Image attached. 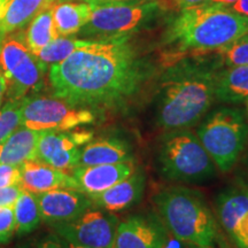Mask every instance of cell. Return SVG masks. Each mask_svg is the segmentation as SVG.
Instances as JSON below:
<instances>
[{
  "label": "cell",
  "instance_id": "17",
  "mask_svg": "<svg viewBox=\"0 0 248 248\" xmlns=\"http://www.w3.org/2000/svg\"><path fill=\"white\" fill-rule=\"evenodd\" d=\"M57 0H6L0 15V40L8 33L23 30L32 18Z\"/></svg>",
  "mask_w": 248,
  "mask_h": 248
},
{
  "label": "cell",
  "instance_id": "8",
  "mask_svg": "<svg viewBox=\"0 0 248 248\" xmlns=\"http://www.w3.org/2000/svg\"><path fill=\"white\" fill-rule=\"evenodd\" d=\"M44 64L28 48L24 31L8 33L0 44V71L5 78L8 100L35 94L44 86Z\"/></svg>",
  "mask_w": 248,
  "mask_h": 248
},
{
  "label": "cell",
  "instance_id": "33",
  "mask_svg": "<svg viewBox=\"0 0 248 248\" xmlns=\"http://www.w3.org/2000/svg\"><path fill=\"white\" fill-rule=\"evenodd\" d=\"M38 248H67V247L66 245H64L63 240L61 241L54 237H48L40 243Z\"/></svg>",
  "mask_w": 248,
  "mask_h": 248
},
{
  "label": "cell",
  "instance_id": "43",
  "mask_svg": "<svg viewBox=\"0 0 248 248\" xmlns=\"http://www.w3.org/2000/svg\"><path fill=\"white\" fill-rule=\"evenodd\" d=\"M247 109H248V105H247Z\"/></svg>",
  "mask_w": 248,
  "mask_h": 248
},
{
  "label": "cell",
  "instance_id": "40",
  "mask_svg": "<svg viewBox=\"0 0 248 248\" xmlns=\"http://www.w3.org/2000/svg\"><path fill=\"white\" fill-rule=\"evenodd\" d=\"M187 246L186 248H214L212 246H198V245H192V244H186Z\"/></svg>",
  "mask_w": 248,
  "mask_h": 248
},
{
  "label": "cell",
  "instance_id": "25",
  "mask_svg": "<svg viewBox=\"0 0 248 248\" xmlns=\"http://www.w3.org/2000/svg\"><path fill=\"white\" fill-rule=\"evenodd\" d=\"M91 40L85 39H73V38H64V37H58L53 42L49 43L47 46H45L42 51H39L36 54L38 60L42 62L44 66H53L59 62L63 61L69 55L83 46L88 45Z\"/></svg>",
  "mask_w": 248,
  "mask_h": 248
},
{
  "label": "cell",
  "instance_id": "19",
  "mask_svg": "<svg viewBox=\"0 0 248 248\" xmlns=\"http://www.w3.org/2000/svg\"><path fill=\"white\" fill-rule=\"evenodd\" d=\"M40 131L20 125L0 142V163L20 166L24 161L37 159Z\"/></svg>",
  "mask_w": 248,
  "mask_h": 248
},
{
  "label": "cell",
  "instance_id": "38",
  "mask_svg": "<svg viewBox=\"0 0 248 248\" xmlns=\"http://www.w3.org/2000/svg\"><path fill=\"white\" fill-rule=\"evenodd\" d=\"M178 239L176 240H170L169 244L166 243V245H164L163 248H179V245H178Z\"/></svg>",
  "mask_w": 248,
  "mask_h": 248
},
{
  "label": "cell",
  "instance_id": "13",
  "mask_svg": "<svg viewBox=\"0 0 248 248\" xmlns=\"http://www.w3.org/2000/svg\"><path fill=\"white\" fill-rule=\"evenodd\" d=\"M40 218L49 225L70 222L94 207L89 195L77 190L57 188L35 194Z\"/></svg>",
  "mask_w": 248,
  "mask_h": 248
},
{
  "label": "cell",
  "instance_id": "7",
  "mask_svg": "<svg viewBox=\"0 0 248 248\" xmlns=\"http://www.w3.org/2000/svg\"><path fill=\"white\" fill-rule=\"evenodd\" d=\"M198 138L223 172L233 168L248 140L243 111L223 107L213 111L198 128Z\"/></svg>",
  "mask_w": 248,
  "mask_h": 248
},
{
  "label": "cell",
  "instance_id": "30",
  "mask_svg": "<svg viewBox=\"0 0 248 248\" xmlns=\"http://www.w3.org/2000/svg\"><path fill=\"white\" fill-rule=\"evenodd\" d=\"M161 8L166 11H177L182 12L184 9L194 7V6L202 5L204 2H208L209 0H155Z\"/></svg>",
  "mask_w": 248,
  "mask_h": 248
},
{
  "label": "cell",
  "instance_id": "39",
  "mask_svg": "<svg viewBox=\"0 0 248 248\" xmlns=\"http://www.w3.org/2000/svg\"><path fill=\"white\" fill-rule=\"evenodd\" d=\"M64 245H66L67 248H91V247H85V246H79V245H75V244H71V243H67V241L63 240Z\"/></svg>",
  "mask_w": 248,
  "mask_h": 248
},
{
  "label": "cell",
  "instance_id": "35",
  "mask_svg": "<svg viewBox=\"0 0 248 248\" xmlns=\"http://www.w3.org/2000/svg\"><path fill=\"white\" fill-rule=\"evenodd\" d=\"M230 8L235 13L248 17V0H237Z\"/></svg>",
  "mask_w": 248,
  "mask_h": 248
},
{
  "label": "cell",
  "instance_id": "31",
  "mask_svg": "<svg viewBox=\"0 0 248 248\" xmlns=\"http://www.w3.org/2000/svg\"><path fill=\"white\" fill-rule=\"evenodd\" d=\"M231 237L240 248H248V212L237 223Z\"/></svg>",
  "mask_w": 248,
  "mask_h": 248
},
{
  "label": "cell",
  "instance_id": "23",
  "mask_svg": "<svg viewBox=\"0 0 248 248\" xmlns=\"http://www.w3.org/2000/svg\"><path fill=\"white\" fill-rule=\"evenodd\" d=\"M52 7L44 9L33 17L28 29L24 31L26 44L35 55L59 37L54 28Z\"/></svg>",
  "mask_w": 248,
  "mask_h": 248
},
{
  "label": "cell",
  "instance_id": "28",
  "mask_svg": "<svg viewBox=\"0 0 248 248\" xmlns=\"http://www.w3.org/2000/svg\"><path fill=\"white\" fill-rule=\"evenodd\" d=\"M15 233L14 206L0 207V244H6Z\"/></svg>",
  "mask_w": 248,
  "mask_h": 248
},
{
  "label": "cell",
  "instance_id": "22",
  "mask_svg": "<svg viewBox=\"0 0 248 248\" xmlns=\"http://www.w3.org/2000/svg\"><path fill=\"white\" fill-rule=\"evenodd\" d=\"M248 212V191L228 188L217 198V215L224 230L231 235L239 219Z\"/></svg>",
  "mask_w": 248,
  "mask_h": 248
},
{
  "label": "cell",
  "instance_id": "12",
  "mask_svg": "<svg viewBox=\"0 0 248 248\" xmlns=\"http://www.w3.org/2000/svg\"><path fill=\"white\" fill-rule=\"evenodd\" d=\"M168 239L160 217L136 214L119 222L114 248H163Z\"/></svg>",
  "mask_w": 248,
  "mask_h": 248
},
{
  "label": "cell",
  "instance_id": "4",
  "mask_svg": "<svg viewBox=\"0 0 248 248\" xmlns=\"http://www.w3.org/2000/svg\"><path fill=\"white\" fill-rule=\"evenodd\" d=\"M160 219L176 239L198 246H212L217 225L202 193L188 187H170L154 197Z\"/></svg>",
  "mask_w": 248,
  "mask_h": 248
},
{
  "label": "cell",
  "instance_id": "20",
  "mask_svg": "<svg viewBox=\"0 0 248 248\" xmlns=\"http://www.w3.org/2000/svg\"><path fill=\"white\" fill-rule=\"evenodd\" d=\"M92 6L88 2H57L52 7V16L59 37L77 35L91 17Z\"/></svg>",
  "mask_w": 248,
  "mask_h": 248
},
{
  "label": "cell",
  "instance_id": "41",
  "mask_svg": "<svg viewBox=\"0 0 248 248\" xmlns=\"http://www.w3.org/2000/svg\"><path fill=\"white\" fill-rule=\"evenodd\" d=\"M5 2H6V0H0V15H1V12H2V8H4Z\"/></svg>",
  "mask_w": 248,
  "mask_h": 248
},
{
  "label": "cell",
  "instance_id": "27",
  "mask_svg": "<svg viewBox=\"0 0 248 248\" xmlns=\"http://www.w3.org/2000/svg\"><path fill=\"white\" fill-rule=\"evenodd\" d=\"M224 64L228 66H248V32L234 40L232 44L218 49Z\"/></svg>",
  "mask_w": 248,
  "mask_h": 248
},
{
  "label": "cell",
  "instance_id": "37",
  "mask_svg": "<svg viewBox=\"0 0 248 248\" xmlns=\"http://www.w3.org/2000/svg\"><path fill=\"white\" fill-rule=\"evenodd\" d=\"M235 1H237V0H209L208 2H210V4H221L224 6H230L232 4H234Z\"/></svg>",
  "mask_w": 248,
  "mask_h": 248
},
{
  "label": "cell",
  "instance_id": "16",
  "mask_svg": "<svg viewBox=\"0 0 248 248\" xmlns=\"http://www.w3.org/2000/svg\"><path fill=\"white\" fill-rule=\"evenodd\" d=\"M146 185V176L141 169L136 168L131 175L116 183L106 191L91 199L94 206L107 212H121L133 206L141 199Z\"/></svg>",
  "mask_w": 248,
  "mask_h": 248
},
{
  "label": "cell",
  "instance_id": "2",
  "mask_svg": "<svg viewBox=\"0 0 248 248\" xmlns=\"http://www.w3.org/2000/svg\"><path fill=\"white\" fill-rule=\"evenodd\" d=\"M212 53V52H209ZM190 53L166 66L155 100V122L166 131L193 126L215 100L216 78L224 62L221 54Z\"/></svg>",
  "mask_w": 248,
  "mask_h": 248
},
{
  "label": "cell",
  "instance_id": "1",
  "mask_svg": "<svg viewBox=\"0 0 248 248\" xmlns=\"http://www.w3.org/2000/svg\"><path fill=\"white\" fill-rule=\"evenodd\" d=\"M152 74L129 39L90 42L49 68L54 97L77 108H122Z\"/></svg>",
  "mask_w": 248,
  "mask_h": 248
},
{
  "label": "cell",
  "instance_id": "21",
  "mask_svg": "<svg viewBox=\"0 0 248 248\" xmlns=\"http://www.w3.org/2000/svg\"><path fill=\"white\" fill-rule=\"evenodd\" d=\"M215 97L222 102H239L248 98V66H229L219 70Z\"/></svg>",
  "mask_w": 248,
  "mask_h": 248
},
{
  "label": "cell",
  "instance_id": "9",
  "mask_svg": "<svg viewBox=\"0 0 248 248\" xmlns=\"http://www.w3.org/2000/svg\"><path fill=\"white\" fill-rule=\"evenodd\" d=\"M94 121L95 116L91 109L73 107L57 97L32 94L22 99L21 125L31 130L67 131Z\"/></svg>",
  "mask_w": 248,
  "mask_h": 248
},
{
  "label": "cell",
  "instance_id": "32",
  "mask_svg": "<svg viewBox=\"0 0 248 248\" xmlns=\"http://www.w3.org/2000/svg\"><path fill=\"white\" fill-rule=\"evenodd\" d=\"M22 191L23 187L20 184L0 188V207L14 206Z\"/></svg>",
  "mask_w": 248,
  "mask_h": 248
},
{
  "label": "cell",
  "instance_id": "24",
  "mask_svg": "<svg viewBox=\"0 0 248 248\" xmlns=\"http://www.w3.org/2000/svg\"><path fill=\"white\" fill-rule=\"evenodd\" d=\"M15 233L20 237L29 234L38 228L40 221L39 207L35 194L23 190L14 204Z\"/></svg>",
  "mask_w": 248,
  "mask_h": 248
},
{
  "label": "cell",
  "instance_id": "6",
  "mask_svg": "<svg viewBox=\"0 0 248 248\" xmlns=\"http://www.w3.org/2000/svg\"><path fill=\"white\" fill-rule=\"evenodd\" d=\"M163 12L155 0L92 6L91 17L77 35L92 42L129 39L150 27Z\"/></svg>",
  "mask_w": 248,
  "mask_h": 248
},
{
  "label": "cell",
  "instance_id": "11",
  "mask_svg": "<svg viewBox=\"0 0 248 248\" xmlns=\"http://www.w3.org/2000/svg\"><path fill=\"white\" fill-rule=\"evenodd\" d=\"M90 131H40L37 159L62 171H70L79 163L80 146L92 140Z\"/></svg>",
  "mask_w": 248,
  "mask_h": 248
},
{
  "label": "cell",
  "instance_id": "42",
  "mask_svg": "<svg viewBox=\"0 0 248 248\" xmlns=\"http://www.w3.org/2000/svg\"><path fill=\"white\" fill-rule=\"evenodd\" d=\"M58 2H66V1H73V0H57Z\"/></svg>",
  "mask_w": 248,
  "mask_h": 248
},
{
  "label": "cell",
  "instance_id": "26",
  "mask_svg": "<svg viewBox=\"0 0 248 248\" xmlns=\"http://www.w3.org/2000/svg\"><path fill=\"white\" fill-rule=\"evenodd\" d=\"M21 107L22 99L8 100L0 109V142L4 141L17 126L21 125Z\"/></svg>",
  "mask_w": 248,
  "mask_h": 248
},
{
  "label": "cell",
  "instance_id": "3",
  "mask_svg": "<svg viewBox=\"0 0 248 248\" xmlns=\"http://www.w3.org/2000/svg\"><path fill=\"white\" fill-rule=\"evenodd\" d=\"M248 32V17L230 6L204 2L184 9L170 21L163 35L169 47L163 55L169 66L188 53H209L229 46Z\"/></svg>",
  "mask_w": 248,
  "mask_h": 248
},
{
  "label": "cell",
  "instance_id": "34",
  "mask_svg": "<svg viewBox=\"0 0 248 248\" xmlns=\"http://www.w3.org/2000/svg\"><path fill=\"white\" fill-rule=\"evenodd\" d=\"M137 1H145V0H85V2H88L91 6H100L108 4H128V2Z\"/></svg>",
  "mask_w": 248,
  "mask_h": 248
},
{
  "label": "cell",
  "instance_id": "36",
  "mask_svg": "<svg viewBox=\"0 0 248 248\" xmlns=\"http://www.w3.org/2000/svg\"><path fill=\"white\" fill-rule=\"evenodd\" d=\"M5 91H6L5 78H4V76H2L1 71H0V106H1L2 98H4V95H5Z\"/></svg>",
  "mask_w": 248,
  "mask_h": 248
},
{
  "label": "cell",
  "instance_id": "14",
  "mask_svg": "<svg viewBox=\"0 0 248 248\" xmlns=\"http://www.w3.org/2000/svg\"><path fill=\"white\" fill-rule=\"evenodd\" d=\"M133 162H121L99 166H77L70 175L75 178L80 192L94 197L131 175L135 170Z\"/></svg>",
  "mask_w": 248,
  "mask_h": 248
},
{
  "label": "cell",
  "instance_id": "10",
  "mask_svg": "<svg viewBox=\"0 0 248 248\" xmlns=\"http://www.w3.org/2000/svg\"><path fill=\"white\" fill-rule=\"evenodd\" d=\"M119 218L114 214L90 208L70 222L52 224L67 243L91 248H114Z\"/></svg>",
  "mask_w": 248,
  "mask_h": 248
},
{
  "label": "cell",
  "instance_id": "15",
  "mask_svg": "<svg viewBox=\"0 0 248 248\" xmlns=\"http://www.w3.org/2000/svg\"><path fill=\"white\" fill-rule=\"evenodd\" d=\"M21 186L23 190L31 193L57 190V188H69L79 191L75 178L62 170L48 166L38 160H28L20 164Z\"/></svg>",
  "mask_w": 248,
  "mask_h": 248
},
{
  "label": "cell",
  "instance_id": "5",
  "mask_svg": "<svg viewBox=\"0 0 248 248\" xmlns=\"http://www.w3.org/2000/svg\"><path fill=\"white\" fill-rule=\"evenodd\" d=\"M161 175L183 183H203L216 173L214 161L193 132L187 129L169 131L161 139L157 150Z\"/></svg>",
  "mask_w": 248,
  "mask_h": 248
},
{
  "label": "cell",
  "instance_id": "18",
  "mask_svg": "<svg viewBox=\"0 0 248 248\" xmlns=\"http://www.w3.org/2000/svg\"><path fill=\"white\" fill-rule=\"evenodd\" d=\"M131 147L120 138H105L90 141L80 150L78 166H99L132 162Z\"/></svg>",
  "mask_w": 248,
  "mask_h": 248
},
{
  "label": "cell",
  "instance_id": "29",
  "mask_svg": "<svg viewBox=\"0 0 248 248\" xmlns=\"http://www.w3.org/2000/svg\"><path fill=\"white\" fill-rule=\"evenodd\" d=\"M21 183L20 166L0 163V188ZM21 185V184H20Z\"/></svg>",
  "mask_w": 248,
  "mask_h": 248
}]
</instances>
